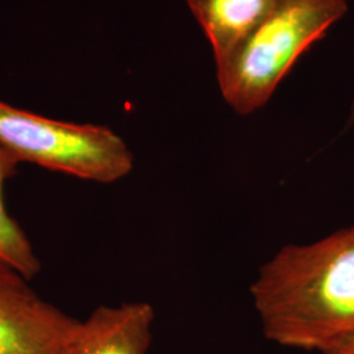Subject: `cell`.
I'll return each mask as SVG.
<instances>
[{"mask_svg":"<svg viewBox=\"0 0 354 354\" xmlns=\"http://www.w3.org/2000/svg\"><path fill=\"white\" fill-rule=\"evenodd\" d=\"M214 53L216 70L232 59L279 0H185Z\"/></svg>","mask_w":354,"mask_h":354,"instance_id":"cell-6","label":"cell"},{"mask_svg":"<svg viewBox=\"0 0 354 354\" xmlns=\"http://www.w3.org/2000/svg\"><path fill=\"white\" fill-rule=\"evenodd\" d=\"M0 145L21 163L82 180L113 184L134 168V155L112 129L46 118L0 102Z\"/></svg>","mask_w":354,"mask_h":354,"instance_id":"cell-3","label":"cell"},{"mask_svg":"<svg viewBox=\"0 0 354 354\" xmlns=\"http://www.w3.org/2000/svg\"><path fill=\"white\" fill-rule=\"evenodd\" d=\"M348 12V0H279L232 59L216 70L222 97L248 115L261 109L299 57Z\"/></svg>","mask_w":354,"mask_h":354,"instance_id":"cell-2","label":"cell"},{"mask_svg":"<svg viewBox=\"0 0 354 354\" xmlns=\"http://www.w3.org/2000/svg\"><path fill=\"white\" fill-rule=\"evenodd\" d=\"M329 354H354V340L345 344L340 349H337V351H335V352Z\"/></svg>","mask_w":354,"mask_h":354,"instance_id":"cell-8","label":"cell"},{"mask_svg":"<svg viewBox=\"0 0 354 354\" xmlns=\"http://www.w3.org/2000/svg\"><path fill=\"white\" fill-rule=\"evenodd\" d=\"M153 322L146 302L100 306L79 323L64 354H147Z\"/></svg>","mask_w":354,"mask_h":354,"instance_id":"cell-5","label":"cell"},{"mask_svg":"<svg viewBox=\"0 0 354 354\" xmlns=\"http://www.w3.org/2000/svg\"><path fill=\"white\" fill-rule=\"evenodd\" d=\"M28 281L0 266V354H64L80 320L39 297Z\"/></svg>","mask_w":354,"mask_h":354,"instance_id":"cell-4","label":"cell"},{"mask_svg":"<svg viewBox=\"0 0 354 354\" xmlns=\"http://www.w3.org/2000/svg\"><path fill=\"white\" fill-rule=\"evenodd\" d=\"M19 160L0 145V266H8L28 279L36 277L41 263L24 230L8 213L3 190L7 180L17 172Z\"/></svg>","mask_w":354,"mask_h":354,"instance_id":"cell-7","label":"cell"},{"mask_svg":"<svg viewBox=\"0 0 354 354\" xmlns=\"http://www.w3.org/2000/svg\"><path fill=\"white\" fill-rule=\"evenodd\" d=\"M266 340L329 354L354 340V225L320 241L286 244L251 285Z\"/></svg>","mask_w":354,"mask_h":354,"instance_id":"cell-1","label":"cell"},{"mask_svg":"<svg viewBox=\"0 0 354 354\" xmlns=\"http://www.w3.org/2000/svg\"><path fill=\"white\" fill-rule=\"evenodd\" d=\"M349 124L351 125L354 124V102L353 105H352V109H351V113H349Z\"/></svg>","mask_w":354,"mask_h":354,"instance_id":"cell-9","label":"cell"}]
</instances>
